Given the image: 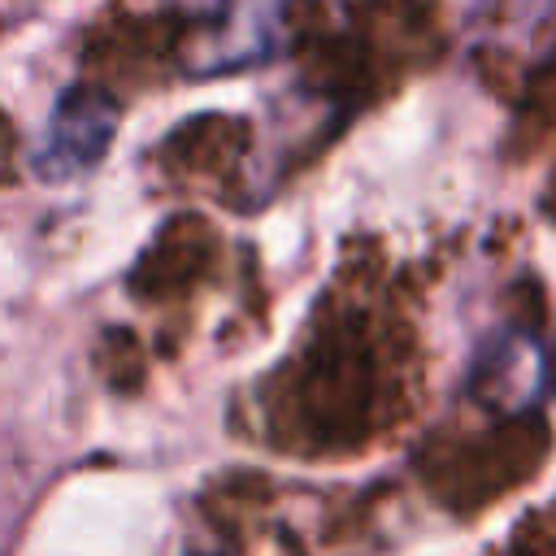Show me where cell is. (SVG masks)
<instances>
[{"label":"cell","instance_id":"6da1fadb","mask_svg":"<svg viewBox=\"0 0 556 556\" xmlns=\"http://www.w3.org/2000/svg\"><path fill=\"white\" fill-rule=\"evenodd\" d=\"M117 130V104L100 91L70 87L48 117L43 148H39V174L43 178H74L87 174L104 152Z\"/></svg>","mask_w":556,"mask_h":556}]
</instances>
